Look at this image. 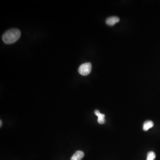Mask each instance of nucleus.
I'll return each mask as SVG.
<instances>
[{
	"instance_id": "obj_1",
	"label": "nucleus",
	"mask_w": 160,
	"mask_h": 160,
	"mask_svg": "<svg viewBox=\"0 0 160 160\" xmlns=\"http://www.w3.org/2000/svg\"><path fill=\"white\" fill-rule=\"evenodd\" d=\"M21 34V32L18 28H11L3 34L2 40L5 44H13L19 39Z\"/></svg>"
},
{
	"instance_id": "obj_2",
	"label": "nucleus",
	"mask_w": 160,
	"mask_h": 160,
	"mask_svg": "<svg viewBox=\"0 0 160 160\" xmlns=\"http://www.w3.org/2000/svg\"><path fill=\"white\" fill-rule=\"evenodd\" d=\"M92 71V64L90 63L87 62L83 64L78 68V72L82 76L88 75Z\"/></svg>"
},
{
	"instance_id": "obj_3",
	"label": "nucleus",
	"mask_w": 160,
	"mask_h": 160,
	"mask_svg": "<svg viewBox=\"0 0 160 160\" xmlns=\"http://www.w3.org/2000/svg\"><path fill=\"white\" fill-rule=\"evenodd\" d=\"M120 21V19L116 16L108 17L106 21V23L109 26H113Z\"/></svg>"
},
{
	"instance_id": "obj_4",
	"label": "nucleus",
	"mask_w": 160,
	"mask_h": 160,
	"mask_svg": "<svg viewBox=\"0 0 160 160\" xmlns=\"http://www.w3.org/2000/svg\"><path fill=\"white\" fill-rule=\"evenodd\" d=\"M95 114L98 117V121L100 124H104L106 122L105 115L100 112L98 110H96L94 112Z\"/></svg>"
},
{
	"instance_id": "obj_5",
	"label": "nucleus",
	"mask_w": 160,
	"mask_h": 160,
	"mask_svg": "<svg viewBox=\"0 0 160 160\" xmlns=\"http://www.w3.org/2000/svg\"><path fill=\"white\" fill-rule=\"evenodd\" d=\"M84 157V153L81 151H77L73 154L71 160H81Z\"/></svg>"
},
{
	"instance_id": "obj_6",
	"label": "nucleus",
	"mask_w": 160,
	"mask_h": 160,
	"mask_svg": "<svg viewBox=\"0 0 160 160\" xmlns=\"http://www.w3.org/2000/svg\"><path fill=\"white\" fill-rule=\"evenodd\" d=\"M154 125V123L151 121H147L144 123L143 129L144 131H147L149 129L152 128Z\"/></svg>"
},
{
	"instance_id": "obj_7",
	"label": "nucleus",
	"mask_w": 160,
	"mask_h": 160,
	"mask_svg": "<svg viewBox=\"0 0 160 160\" xmlns=\"http://www.w3.org/2000/svg\"><path fill=\"white\" fill-rule=\"evenodd\" d=\"M156 158V154L153 152L150 151L148 153L146 160H154Z\"/></svg>"
},
{
	"instance_id": "obj_8",
	"label": "nucleus",
	"mask_w": 160,
	"mask_h": 160,
	"mask_svg": "<svg viewBox=\"0 0 160 160\" xmlns=\"http://www.w3.org/2000/svg\"><path fill=\"white\" fill-rule=\"evenodd\" d=\"M1 125H2V122H1V125H0V126H1Z\"/></svg>"
}]
</instances>
